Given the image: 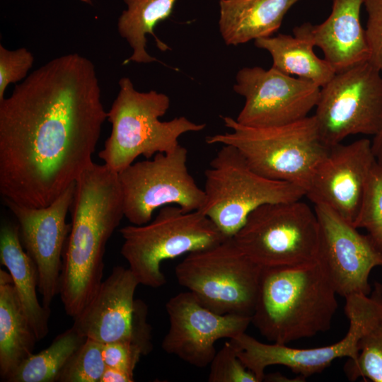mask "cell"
<instances>
[{"label": "cell", "instance_id": "6da1fadb", "mask_svg": "<svg viewBox=\"0 0 382 382\" xmlns=\"http://www.w3.org/2000/svg\"><path fill=\"white\" fill-rule=\"evenodd\" d=\"M108 112L93 62L54 58L0 100V193L45 207L93 163Z\"/></svg>", "mask_w": 382, "mask_h": 382}, {"label": "cell", "instance_id": "7a4b0ae2", "mask_svg": "<svg viewBox=\"0 0 382 382\" xmlns=\"http://www.w3.org/2000/svg\"><path fill=\"white\" fill-rule=\"evenodd\" d=\"M70 212L59 294L74 318L103 282L106 244L125 217L118 173L93 162L76 181Z\"/></svg>", "mask_w": 382, "mask_h": 382}, {"label": "cell", "instance_id": "3957f363", "mask_svg": "<svg viewBox=\"0 0 382 382\" xmlns=\"http://www.w3.org/2000/svg\"><path fill=\"white\" fill-rule=\"evenodd\" d=\"M337 294L322 262L262 267L251 323L272 343L287 345L328 330Z\"/></svg>", "mask_w": 382, "mask_h": 382}, {"label": "cell", "instance_id": "277c9868", "mask_svg": "<svg viewBox=\"0 0 382 382\" xmlns=\"http://www.w3.org/2000/svg\"><path fill=\"white\" fill-rule=\"evenodd\" d=\"M231 129L206 137L208 144L231 145L257 174L289 182L306 192L330 148L323 141L314 115L276 127H251L221 116Z\"/></svg>", "mask_w": 382, "mask_h": 382}, {"label": "cell", "instance_id": "5b68a950", "mask_svg": "<svg viewBox=\"0 0 382 382\" xmlns=\"http://www.w3.org/2000/svg\"><path fill=\"white\" fill-rule=\"evenodd\" d=\"M119 86L118 94L108 112L111 133L98 153L104 164L116 173L139 156L150 159L156 154L174 150L180 145V136L206 127L183 116L161 121L170 107L166 94L154 90L139 92L128 77L121 78Z\"/></svg>", "mask_w": 382, "mask_h": 382}, {"label": "cell", "instance_id": "8992f818", "mask_svg": "<svg viewBox=\"0 0 382 382\" xmlns=\"http://www.w3.org/2000/svg\"><path fill=\"white\" fill-rule=\"evenodd\" d=\"M123 238L121 255L139 284L159 288L166 282L163 261L215 246L226 238L199 210L186 212L175 205L159 209L144 225L120 229Z\"/></svg>", "mask_w": 382, "mask_h": 382}, {"label": "cell", "instance_id": "52a82bcc", "mask_svg": "<svg viewBox=\"0 0 382 382\" xmlns=\"http://www.w3.org/2000/svg\"><path fill=\"white\" fill-rule=\"evenodd\" d=\"M221 146L204 172L205 200L199 211L226 238H233L259 207L306 196L305 190L294 184L255 173L234 146Z\"/></svg>", "mask_w": 382, "mask_h": 382}, {"label": "cell", "instance_id": "ba28073f", "mask_svg": "<svg viewBox=\"0 0 382 382\" xmlns=\"http://www.w3.org/2000/svg\"><path fill=\"white\" fill-rule=\"evenodd\" d=\"M345 313L349 320L348 331L341 340L330 345L294 348L286 345L263 343L245 332L231 340L237 347L238 358L258 382L263 381L265 369L272 365L284 366L306 378L323 371L336 359H357L361 339L382 319V284L376 282L368 295L345 297Z\"/></svg>", "mask_w": 382, "mask_h": 382}, {"label": "cell", "instance_id": "9c48e42d", "mask_svg": "<svg viewBox=\"0 0 382 382\" xmlns=\"http://www.w3.org/2000/svg\"><path fill=\"white\" fill-rule=\"evenodd\" d=\"M261 270L229 238L212 248L188 253L176 266L175 276L179 284L209 310L251 316Z\"/></svg>", "mask_w": 382, "mask_h": 382}, {"label": "cell", "instance_id": "30bf717a", "mask_svg": "<svg viewBox=\"0 0 382 382\" xmlns=\"http://www.w3.org/2000/svg\"><path fill=\"white\" fill-rule=\"evenodd\" d=\"M232 238L261 267L294 265L318 258V217L301 199L259 207Z\"/></svg>", "mask_w": 382, "mask_h": 382}, {"label": "cell", "instance_id": "8fae6325", "mask_svg": "<svg viewBox=\"0 0 382 382\" xmlns=\"http://www.w3.org/2000/svg\"><path fill=\"white\" fill-rule=\"evenodd\" d=\"M187 150L180 144L168 153L133 163L118 173L125 217L133 225L149 222L155 210L175 205L199 210L205 194L187 168Z\"/></svg>", "mask_w": 382, "mask_h": 382}, {"label": "cell", "instance_id": "7c38bea8", "mask_svg": "<svg viewBox=\"0 0 382 382\" xmlns=\"http://www.w3.org/2000/svg\"><path fill=\"white\" fill-rule=\"evenodd\" d=\"M313 115L329 147L354 134L375 136L382 127V74L369 61L337 72L320 88Z\"/></svg>", "mask_w": 382, "mask_h": 382}, {"label": "cell", "instance_id": "4fadbf2b", "mask_svg": "<svg viewBox=\"0 0 382 382\" xmlns=\"http://www.w3.org/2000/svg\"><path fill=\"white\" fill-rule=\"evenodd\" d=\"M233 88L245 98L236 120L251 127L280 126L306 117L320 91L309 80L260 66L240 69Z\"/></svg>", "mask_w": 382, "mask_h": 382}, {"label": "cell", "instance_id": "5bb4252c", "mask_svg": "<svg viewBox=\"0 0 382 382\" xmlns=\"http://www.w3.org/2000/svg\"><path fill=\"white\" fill-rule=\"evenodd\" d=\"M76 182L45 207L35 208L4 200L17 220L22 245L35 264L42 304L59 294L65 245L71 229L66 221L74 197Z\"/></svg>", "mask_w": 382, "mask_h": 382}, {"label": "cell", "instance_id": "9a60e30c", "mask_svg": "<svg viewBox=\"0 0 382 382\" xmlns=\"http://www.w3.org/2000/svg\"><path fill=\"white\" fill-rule=\"evenodd\" d=\"M166 309L170 327L162 349L197 368L210 364L216 353L217 340L233 339L245 332L251 323V316L209 310L188 291L170 298Z\"/></svg>", "mask_w": 382, "mask_h": 382}, {"label": "cell", "instance_id": "2e32d148", "mask_svg": "<svg viewBox=\"0 0 382 382\" xmlns=\"http://www.w3.org/2000/svg\"><path fill=\"white\" fill-rule=\"evenodd\" d=\"M320 230L318 259L337 294L344 298L371 292V270L382 267V253L368 234L324 204H315Z\"/></svg>", "mask_w": 382, "mask_h": 382}, {"label": "cell", "instance_id": "e0dca14e", "mask_svg": "<svg viewBox=\"0 0 382 382\" xmlns=\"http://www.w3.org/2000/svg\"><path fill=\"white\" fill-rule=\"evenodd\" d=\"M376 162L368 139L331 146L317 167L306 196L314 204L328 207L353 225Z\"/></svg>", "mask_w": 382, "mask_h": 382}, {"label": "cell", "instance_id": "ac0fdd59", "mask_svg": "<svg viewBox=\"0 0 382 382\" xmlns=\"http://www.w3.org/2000/svg\"><path fill=\"white\" fill-rule=\"evenodd\" d=\"M139 284L129 268L114 267L90 302L74 318L73 327L84 337L103 344L129 342L134 296Z\"/></svg>", "mask_w": 382, "mask_h": 382}, {"label": "cell", "instance_id": "d6986e66", "mask_svg": "<svg viewBox=\"0 0 382 382\" xmlns=\"http://www.w3.org/2000/svg\"><path fill=\"white\" fill-rule=\"evenodd\" d=\"M366 0H332V11L320 24L304 23L293 34L319 47L335 73L369 60L365 28L360 11Z\"/></svg>", "mask_w": 382, "mask_h": 382}, {"label": "cell", "instance_id": "ffe728a7", "mask_svg": "<svg viewBox=\"0 0 382 382\" xmlns=\"http://www.w3.org/2000/svg\"><path fill=\"white\" fill-rule=\"evenodd\" d=\"M300 0H219V29L226 45L272 36Z\"/></svg>", "mask_w": 382, "mask_h": 382}, {"label": "cell", "instance_id": "44dd1931", "mask_svg": "<svg viewBox=\"0 0 382 382\" xmlns=\"http://www.w3.org/2000/svg\"><path fill=\"white\" fill-rule=\"evenodd\" d=\"M0 262L10 273L24 312L37 341L49 332L50 308L37 296L38 274L35 262L25 250L18 224L4 221L0 228Z\"/></svg>", "mask_w": 382, "mask_h": 382}, {"label": "cell", "instance_id": "7402d4cb", "mask_svg": "<svg viewBox=\"0 0 382 382\" xmlns=\"http://www.w3.org/2000/svg\"><path fill=\"white\" fill-rule=\"evenodd\" d=\"M37 339L9 272L0 270V376L7 381L33 354Z\"/></svg>", "mask_w": 382, "mask_h": 382}, {"label": "cell", "instance_id": "603a6c76", "mask_svg": "<svg viewBox=\"0 0 382 382\" xmlns=\"http://www.w3.org/2000/svg\"><path fill=\"white\" fill-rule=\"evenodd\" d=\"M254 43L270 54L272 68L309 80L320 88L335 74L331 65L315 54L314 45L303 37L279 34L257 39Z\"/></svg>", "mask_w": 382, "mask_h": 382}, {"label": "cell", "instance_id": "cb8c5ba5", "mask_svg": "<svg viewBox=\"0 0 382 382\" xmlns=\"http://www.w3.org/2000/svg\"><path fill=\"white\" fill-rule=\"evenodd\" d=\"M127 6L119 18L117 29L132 50L131 56L124 62L151 63L157 59L146 51V35H152L161 50L168 49L154 35V27L172 13L176 0H124Z\"/></svg>", "mask_w": 382, "mask_h": 382}, {"label": "cell", "instance_id": "d4e9b609", "mask_svg": "<svg viewBox=\"0 0 382 382\" xmlns=\"http://www.w3.org/2000/svg\"><path fill=\"white\" fill-rule=\"evenodd\" d=\"M86 339L72 326L58 335L48 347L25 359L6 381H57L62 369Z\"/></svg>", "mask_w": 382, "mask_h": 382}, {"label": "cell", "instance_id": "484cf974", "mask_svg": "<svg viewBox=\"0 0 382 382\" xmlns=\"http://www.w3.org/2000/svg\"><path fill=\"white\" fill-rule=\"evenodd\" d=\"M345 374L350 381L359 378L382 382V319L361 339L358 357L348 359Z\"/></svg>", "mask_w": 382, "mask_h": 382}, {"label": "cell", "instance_id": "4316f807", "mask_svg": "<svg viewBox=\"0 0 382 382\" xmlns=\"http://www.w3.org/2000/svg\"><path fill=\"white\" fill-rule=\"evenodd\" d=\"M353 226L365 229L382 253V166L377 161L371 170L362 204Z\"/></svg>", "mask_w": 382, "mask_h": 382}, {"label": "cell", "instance_id": "83f0119b", "mask_svg": "<svg viewBox=\"0 0 382 382\" xmlns=\"http://www.w3.org/2000/svg\"><path fill=\"white\" fill-rule=\"evenodd\" d=\"M103 345L86 338L62 369L57 382H100L106 368Z\"/></svg>", "mask_w": 382, "mask_h": 382}, {"label": "cell", "instance_id": "f1b7e54d", "mask_svg": "<svg viewBox=\"0 0 382 382\" xmlns=\"http://www.w3.org/2000/svg\"><path fill=\"white\" fill-rule=\"evenodd\" d=\"M209 365V382H258L238 358L237 347L231 340L216 352Z\"/></svg>", "mask_w": 382, "mask_h": 382}, {"label": "cell", "instance_id": "f546056e", "mask_svg": "<svg viewBox=\"0 0 382 382\" xmlns=\"http://www.w3.org/2000/svg\"><path fill=\"white\" fill-rule=\"evenodd\" d=\"M33 62L34 57L26 48L9 50L0 45V100L9 84L27 77Z\"/></svg>", "mask_w": 382, "mask_h": 382}, {"label": "cell", "instance_id": "4dcf8cb0", "mask_svg": "<svg viewBox=\"0 0 382 382\" xmlns=\"http://www.w3.org/2000/svg\"><path fill=\"white\" fill-rule=\"evenodd\" d=\"M364 5L367 13L365 33L369 61L382 74V0H366Z\"/></svg>", "mask_w": 382, "mask_h": 382}, {"label": "cell", "instance_id": "1f68e13d", "mask_svg": "<svg viewBox=\"0 0 382 382\" xmlns=\"http://www.w3.org/2000/svg\"><path fill=\"white\" fill-rule=\"evenodd\" d=\"M141 352L129 341L105 343L103 357L108 367L117 369L134 376V371L141 357Z\"/></svg>", "mask_w": 382, "mask_h": 382}, {"label": "cell", "instance_id": "d6a6232c", "mask_svg": "<svg viewBox=\"0 0 382 382\" xmlns=\"http://www.w3.org/2000/svg\"><path fill=\"white\" fill-rule=\"evenodd\" d=\"M148 308L141 299H135L129 342L137 347L143 356L153 349L151 326L147 321Z\"/></svg>", "mask_w": 382, "mask_h": 382}, {"label": "cell", "instance_id": "836d02e7", "mask_svg": "<svg viewBox=\"0 0 382 382\" xmlns=\"http://www.w3.org/2000/svg\"><path fill=\"white\" fill-rule=\"evenodd\" d=\"M134 376L121 370L106 366L100 382H133Z\"/></svg>", "mask_w": 382, "mask_h": 382}, {"label": "cell", "instance_id": "e575fe53", "mask_svg": "<svg viewBox=\"0 0 382 382\" xmlns=\"http://www.w3.org/2000/svg\"><path fill=\"white\" fill-rule=\"evenodd\" d=\"M371 147L376 161L382 166V127L379 132L374 136Z\"/></svg>", "mask_w": 382, "mask_h": 382}, {"label": "cell", "instance_id": "d590c367", "mask_svg": "<svg viewBox=\"0 0 382 382\" xmlns=\"http://www.w3.org/2000/svg\"><path fill=\"white\" fill-rule=\"evenodd\" d=\"M265 379H268L267 381H283V382H285V381H294V382H299V381L297 380H295V379H291V378H286L284 376L282 375L281 374H279V373H274V374H271L270 375H265V377H264V380Z\"/></svg>", "mask_w": 382, "mask_h": 382}, {"label": "cell", "instance_id": "8d00e7d4", "mask_svg": "<svg viewBox=\"0 0 382 382\" xmlns=\"http://www.w3.org/2000/svg\"><path fill=\"white\" fill-rule=\"evenodd\" d=\"M84 2H86V3H91V0H81Z\"/></svg>", "mask_w": 382, "mask_h": 382}]
</instances>
